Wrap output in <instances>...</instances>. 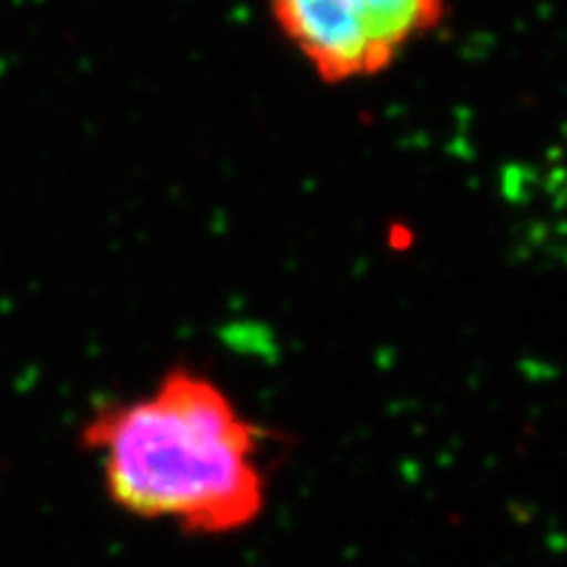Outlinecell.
<instances>
[{"label": "cell", "instance_id": "obj_1", "mask_svg": "<svg viewBox=\"0 0 567 567\" xmlns=\"http://www.w3.org/2000/svg\"><path fill=\"white\" fill-rule=\"evenodd\" d=\"M111 502L142 520L221 536L266 507L264 436L208 375L172 371L151 392L103 405L84 425Z\"/></svg>", "mask_w": 567, "mask_h": 567}, {"label": "cell", "instance_id": "obj_3", "mask_svg": "<svg viewBox=\"0 0 567 567\" xmlns=\"http://www.w3.org/2000/svg\"><path fill=\"white\" fill-rule=\"evenodd\" d=\"M363 19L375 51L389 66L394 55L442 19L444 0H347Z\"/></svg>", "mask_w": 567, "mask_h": 567}, {"label": "cell", "instance_id": "obj_2", "mask_svg": "<svg viewBox=\"0 0 567 567\" xmlns=\"http://www.w3.org/2000/svg\"><path fill=\"white\" fill-rule=\"evenodd\" d=\"M274 13L323 80L350 82L386 66L347 0H274Z\"/></svg>", "mask_w": 567, "mask_h": 567}]
</instances>
